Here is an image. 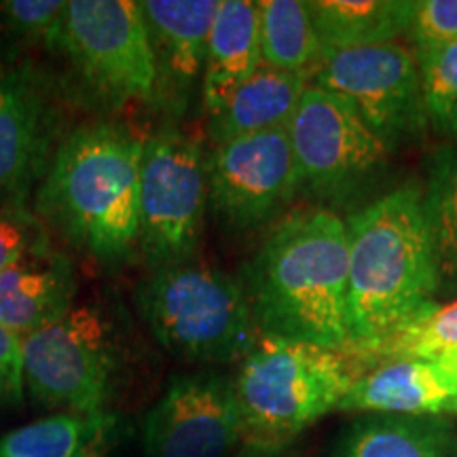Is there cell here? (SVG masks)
Wrapping results in <instances>:
<instances>
[{
    "mask_svg": "<svg viewBox=\"0 0 457 457\" xmlns=\"http://www.w3.org/2000/svg\"><path fill=\"white\" fill-rule=\"evenodd\" d=\"M145 140L128 125L91 121L62 138L34 193V214L104 267L138 253Z\"/></svg>",
    "mask_w": 457,
    "mask_h": 457,
    "instance_id": "6da1fadb",
    "label": "cell"
},
{
    "mask_svg": "<svg viewBox=\"0 0 457 457\" xmlns=\"http://www.w3.org/2000/svg\"><path fill=\"white\" fill-rule=\"evenodd\" d=\"M208 205L233 233L271 222L299 193L288 131L271 129L214 145L205 157Z\"/></svg>",
    "mask_w": 457,
    "mask_h": 457,
    "instance_id": "8fae6325",
    "label": "cell"
},
{
    "mask_svg": "<svg viewBox=\"0 0 457 457\" xmlns=\"http://www.w3.org/2000/svg\"><path fill=\"white\" fill-rule=\"evenodd\" d=\"M310 83L350 102L390 148L428 125L417 54L396 41L324 55Z\"/></svg>",
    "mask_w": 457,
    "mask_h": 457,
    "instance_id": "30bf717a",
    "label": "cell"
},
{
    "mask_svg": "<svg viewBox=\"0 0 457 457\" xmlns=\"http://www.w3.org/2000/svg\"><path fill=\"white\" fill-rule=\"evenodd\" d=\"M428 125L457 142V43L415 51Z\"/></svg>",
    "mask_w": 457,
    "mask_h": 457,
    "instance_id": "cb8c5ba5",
    "label": "cell"
},
{
    "mask_svg": "<svg viewBox=\"0 0 457 457\" xmlns=\"http://www.w3.org/2000/svg\"><path fill=\"white\" fill-rule=\"evenodd\" d=\"M409 34L415 51L457 43V0H417Z\"/></svg>",
    "mask_w": 457,
    "mask_h": 457,
    "instance_id": "83f0119b",
    "label": "cell"
},
{
    "mask_svg": "<svg viewBox=\"0 0 457 457\" xmlns=\"http://www.w3.org/2000/svg\"><path fill=\"white\" fill-rule=\"evenodd\" d=\"M286 131L299 191L318 199L322 208L356 202L390 165V145L350 102L318 85L310 83L303 91Z\"/></svg>",
    "mask_w": 457,
    "mask_h": 457,
    "instance_id": "52a82bcc",
    "label": "cell"
},
{
    "mask_svg": "<svg viewBox=\"0 0 457 457\" xmlns=\"http://www.w3.org/2000/svg\"><path fill=\"white\" fill-rule=\"evenodd\" d=\"M77 273L72 261L51 245L0 271V327L17 337L37 333L74 307Z\"/></svg>",
    "mask_w": 457,
    "mask_h": 457,
    "instance_id": "2e32d148",
    "label": "cell"
},
{
    "mask_svg": "<svg viewBox=\"0 0 457 457\" xmlns=\"http://www.w3.org/2000/svg\"><path fill=\"white\" fill-rule=\"evenodd\" d=\"M339 411L415 417L457 415V347L377 362L353 381Z\"/></svg>",
    "mask_w": 457,
    "mask_h": 457,
    "instance_id": "5bb4252c",
    "label": "cell"
},
{
    "mask_svg": "<svg viewBox=\"0 0 457 457\" xmlns=\"http://www.w3.org/2000/svg\"><path fill=\"white\" fill-rule=\"evenodd\" d=\"M449 347H457V301L449 305H436L424 318L398 330L396 335L369 343V345L353 347L347 353L356 358L367 370L384 360L430 356Z\"/></svg>",
    "mask_w": 457,
    "mask_h": 457,
    "instance_id": "603a6c76",
    "label": "cell"
},
{
    "mask_svg": "<svg viewBox=\"0 0 457 457\" xmlns=\"http://www.w3.org/2000/svg\"><path fill=\"white\" fill-rule=\"evenodd\" d=\"M244 457H271V455H262V453H253V451L244 449Z\"/></svg>",
    "mask_w": 457,
    "mask_h": 457,
    "instance_id": "4dcf8cb0",
    "label": "cell"
},
{
    "mask_svg": "<svg viewBox=\"0 0 457 457\" xmlns=\"http://www.w3.org/2000/svg\"><path fill=\"white\" fill-rule=\"evenodd\" d=\"M242 438L236 381L212 369L171 377L142 430L146 457H227Z\"/></svg>",
    "mask_w": 457,
    "mask_h": 457,
    "instance_id": "7c38bea8",
    "label": "cell"
},
{
    "mask_svg": "<svg viewBox=\"0 0 457 457\" xmlns=\"http://www.w3.org/2000/svg\"><path fill=\"white\" fill-rule=\"evenodd\" d=\"M100 303L74 305L64 318L21 339L24 392L45 409L104 413L117 387L123 343Z\"/></svg>",
    "mask_w": 457,
    "mask_h": 457,
    "instance_id": "8992f818",
    "label": "cell"
},
{
    "mask_svg": "<svg viewBox=\"0 0 457 457\" xmlns=\"http://www.w3.org/2000/svg\"><path fill=\"white\" fill-rule=\"evenodd\" d=\"M337 457H457V428L449 417L362 413Z\"/></svg>",
    "mask_w": 457,
    "mask_h": 457,
    "instance_id": "d6986e66",
    "label": "cell"
},
{
    "mask_svg": "<svg viewBox=\"0 0 457 457\" xmlns=\"http://www.w3.org/2000/svg\"><path fill=\"white\" fill-rule=\"evenodd\" d=\"M424 212L430 228L441 290H457V142L432 157L424 188Z\"/></svg>",
    "mask_w": 457,
    "mask_h": 457,
    "instance_id": "7402d4cb",
    "label": "cell"
},
{
    "mask_svg": "<svg viewBox=\"0 0 457 457\" xmlns=\"http://www.w3.org/2000/svg\"><path fill=\"white\" fill-rule=\"evenodd\" d=\"M262 64L276 71L303 74L312 81L322 62L310 7L301 0H262L259 3Z\"/></svg>",
    "mask_w": 457,
    "mask_h": 457,
    "instance_id": "44dd1931",
    "label": "cell"
},
{
    "mask_svg": "<svg viewBox=\"0 0 457 457\" xmlns=\"http://www.w3.org/2000/svg\"><path fill=\"white\" fill-rule=\"evenodd\" d=\"M134 299L163 350L187 362L244 360L261 337L242 279L205 262L151 270Z\"/></svg>",
    "mask_w": 457,
    "mask_h": 457,
    "instance_id": "5b68a950",
    "label": "cell"
},
{
    "mask_svg": "<svg viewBox=\"0 0 457 457\" xmlns=\"http://www.w3.org/2000/svg\"><path fill=\"white\" fill-rule=\"evenodd\" d=\"M208 208L205 157L197 138L165 125L145 142L138 253L151 270L191 261Z\"/></svg>",
    "mask_w": 457,
    "mask_h": 457,
    "instance_id": "ba28073f",
    "label": "cell"
},
{
    "mask_svg": "<svg viewBox=\"0 0 457 457\" xmlns=\"http://www.w3.org/2000/svg\"><path fill=\"white\" fill-rule=\"evenodd\" d=\"M140 7L157 64L155 100L180 104L204 77L208 37L220 0H145Z\"/></svg>",
    "mask_w": 457,
    "mask_h": 457,
    "instance_id": "9a60e30c",
    "label": "cell"
},
{
    "mask_svg": "<svg viewBox=\"0 0 457 457\" xmlns=\"http://www.w3.org/2000/svg\"><path fill=\"white\" fill-rule=\"evenodd\" d=\"M345 225L353 350L387 339L424 318L438 305L441 282L424 191L417 185L392 188L356 210Z\"/></svg>",
    "mask_w": 457,
    "mask_h": 457,
    "instance_id": "3957f363",
    "label": "cell"
},
{
    "mask_svg": "<svg viewBox=\"0 0 457 457\" xmlns=\"http://www.w3.org/2000/svg\"><path fill=\"white\" fill-rule=\"evenodd\" d=\"M49 248V228L32 210H0V271Z\"/></svg>",
    "mask_w": 457,
    "mask_h": 457,
    "instance_id": "4316f807",
    "label": "cell"
},
{
    "mask_svg": "<svg viewBox=\"0 0 457 457\" xmlns=\"http://www.w3.org/2000/svg\"><path fill=\"white\" fill-rule=\"evenodd\" d=\"M62 138L49 83L28 66H0V210H30Z\"/></svg>",
    "mask_w": 457,
    "mask_h": 457,
    "instance_id": "4fadbf2b",
    "label": "cell"
},
{
    "mask_svg": "<svg viewBox=\"0 0 457 457\" xmlns=\"http://www.w3.org/2000/svg\"><path fill=\"white\" fill-rule=\"evenodd\" d=\"M129 432V424L123 415L112 413V411L91 415L74 457H119Z\"/></svg>",
    "mask_w": 457,
    "mask_h": 457,
    "instance_id": "f1b7e54d",
    "label": "cell"
},
{
    "mask_svg": "<svg viewBox=\"0 0 457 457\" xmlns=\"http://www.w3.org/2000/svg\"><path fill=\"white\" fill-rule=\"evenodd\" d=\"M68 3L64 0H7L0 3V20L17 41L45 51L64 49Z\"/></svg>",
    "mask_w": 457,
    "mask_h": 457,
    "instance_id": "484cf974",
    "label": "cell"
},
{
    "mask_svg": "<svg viewBox=\"0 0 457 457\" xmlns=\"http://www.w3.org/2000/svg\"><path fill=\"white\" fill-rule=\"evenodd\" d=\"M89 417L60 413L15 428L0 438V457H74Z\"/></svg>",
    "mask_w": 457,
    "mask_h": 457,
    "instance_id": "d4e9b609",
    "label": "cell"
},
{
    "mask_svg": "<svg viewBox=\"0 0 457 457\" xmlns=\"http://www.w3.org/2000/svg\"><path fill=\"white\" fill-rule=\"evenodd\" d=\"M307 7L322 57L335 51L394 43L409 32L413 17L411 0H313Z\"/></svg>",
    "mask_w": 457,
    "mask_h": 457,
    "instance_id": "ffe728a7",
    "label": "cell"
},
{
    "mask_svg": "<svg viewBox=\"0 0 457 457\" xmlns=\"http://www.w3.org/2000/svg\"><path fill=\"white\" fill-rule=\"evenodd\" d=\"M261 335L347 352V225L330 208L299 210L271 228L242 279Z\"/></svg>",
    "mask_w": 457,
    "mask_h": 457,
    "instance_id": "7a4b0ae2",
    "label": "cell"
},
{
    "mask_svg": "<svg viewBox=\"0 0 457 457\" xmlns=\"http://www.w3.org/2000/svg\"><path fill=\"white\" fill-rule=\"evenodd\" d=\"M62 54L112 104L155 100L157 64L140 3L71 0Z\"/></svg>",
    "mask_w": 457,
    "mask_h": 457,
    "instance_id": "9c48e42d",
    "label": "cell"
},
{
    "mask_svg": "<svg viewBox=\"0 0 457 457\" xmlns=\"http://www.w3.org/2000/svg\"><path fill=\"white\" fill-rule=\"evenodd\" d=\"M24 394L21 337L0 327V411L21 404Z\"/></svg>",
    "mask_w": 457,
    "mask_h": 457,
    "instance_id": "f546056e",
    "label": "cell"
},
{
    "mask_svg": "<svg viewBox=\"0 0 457 457\" xmlns=\"http://www.w3.org/2000/svg\"><path fill=\"white\" fill-rule=\"evenodd\" d=\"M362 373L347 352L261 335L233 377L244 449L278 455L318 420L339 411Z\"/></svg>",
    "mask_w": 457,
    "mask_h": 457,
    "instance_id": "277c9868",
    "label": "cell"
},
{
    "mask_svg": "<svg viewBox=\"0 0 457 457\" xmlns=\"http://www.w3.org/2000/svg\"><path fill=\"white\" fill-rule=\"evenodd\" d=\"M261 66L259 3L220 0L208 37L202 77L205 112L214 117Z\"/></svg>",
    "mask_w": 457,
    "mask_h": 457,
    "instance_id": "e0dca14e",
    "label": "cell"
},
{
    "mask_svg": "<svg viewBox=\"0 0 457 457\" xmlns=\"http://www.w3.org/2000/svg\"><path fill=\"white\" fill-rule=\"evenodd\" d=\"M307 85L310 79L303 74L262 64L242 87H237L227 104L210 117L214 145L262 131L286 129Z\"/></svg>",
    "mask_w": 457,
    "mask_h": 457,
    "instance_id": "ac0fdd59",
    "label": "cell"
}]
</instances>
